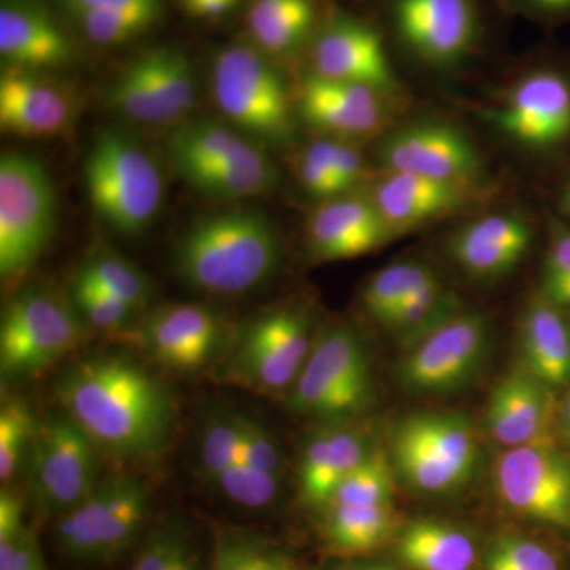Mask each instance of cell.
<instances>
[{"instance_id": "obj_1", "label": "cell", "mask_w": 570, "mask_h": 570, "mask_svg": "<svg viewBox=\"0 0 570 570\" xmlns=\"http://www.w3.org/2000/svg\"><path fill=\"white\" fill-rule=\"evenodd\" d=\"M63 411L97 448L145 459L167 444L174 404L159 379L127 356H89L59 379Z\"/></svg>"}, {"instance_id": "obj_2", "label": "cell", "mask_w": 570, "mask_h": 570, "mask_svg": "<svg viewBox=\"0 0 570 570\" xmlns=\"http://www.w3.org/2000/svg\"><path fill=\"white\" fill-rule=\"evenodd\" d=\"M281 239L257 209L232 208L202 217L175 249V269L184 283L209 295L247 294L275 275Z\"/></svg>"}, {"instance_id": "obj_3", "label": "cell", "mask_w": 570, "mask_h": 570, "mask_svg": "<svg viewBox=\"0 0 570 570\" xmlns=\"http://www.w3.org/2000/svg\"><path fill=\"white\" fill-rule=\"evenodd\" d=\"M176 174L197 193L243 200L275 193L281 176L261 142L214 119L179 124L167 141Z\"/></svg>"}, {"instance_id": "obj_4", "label": "cell", "mask_w": 570, "mask_h": 570, "mask_svg": "<svg viewBox=\"0 0 570 570\" xmlns=\"http://www.w3.org/2000/svg\"><path fill=\"white\" fill-rule=\"evenodd\" d=\"M82 179L94 213L118 234H141L164 204V175L156 159L119 130L97 134L85 157Z\"/></svg>"}, {"instance_id": "obj_5", "label": "cell", "mask_w": 570, "mask_h": 570, "mask_svg": "<svg viewBox=\"0 0 570 570\" xmlns=\"http://www.w3.org/2000/svg\"><path fill=\"white\" fill-rule=\"evenodd\" d=\"M213 99L228 126L264 145L294 138L296 102L273 59L255 47L225 48L213 63Z\"/></svg>"}, {"instance_id": "obj_6", "label": "cell", "mask_w": 570, "mask_h": 570, "mask_svg": "<svg viewBox=\"0 0 570 570\" xmlns=\"http://www.w3.org/2000/svg\"><path fill=\"white\" fill-rule=\"evenodd\" d=\"M483 121L519 151L542 160L570 154V63L547 61L510 82Z\"/></svg>"}, {"instance_id": "obj_7", "label": "cell", "mask_w": 570, "mask_h": 570, "mask_svg": "<svg viewBox=\"0 0 570 570\" xmlns=\"http://www.w3.org/2000/svg\"><path fill=\"white\" fill-rule=\"evenodd\" d=\"M392 461L401 478L420 493L461 489L475 471L478 439L464 415L419 412L392 431Z\"/></svg>"}, {"instance_id": "obj_8", "label": "cell", "mask_w": 570, "mask_h": 570, "mask_svg": "<svg viewBox=\"0 0 570 570\" xmlns=\"http://www.w3.org/2000/svg\"><path fill=\"white\" fill-rule=\"evenodd\" d=\"M85 318L61 292L29 285L3 311L0 367L10 377L37 376L85 340Z\"/></svg>"}, {"instance_id": "obj_9", "label": "cell", "mask_w": 570, "mask_h": 570, "mask_svg": "<svg viewBox=\"0 0 570 570\" xmlns=\"http://www.w3.org/2000/svg\"><path fill=\"white\" fill-rule=\"evenodd\" d=\"M56 225L55 186L39 160L6 153L0 159V275L17 279L39 261Z\"/></svg>"}, {"instance_id": "obj_10", "label": "cell", "mask_w": 570, "mask_h": 570, "mask_svg": "<svg viewBox=\"0 0 570 570\" xmlns=\"http://www.w3.org/2000/svg\"><path fill=\"white\" fill-rule=\"evenodd\" d=\"M373 396L370 358L347 326H332L314 340L292 387L291 407L307 417L340 420L358 414Z\"/></svg>"}, {"instance_id": "obj_11", "label": "cell", "mask_w": 570, "mask_h": 570, "mask_svg": "<svg viewBox=\"0 0 570 570\" xmlns=\"http://www.w3.org/2000/svg\"><path fill=\"white\" fill-rule=\"evenodd\" d=\"M96 444L67 414L37 423L31 494L43 515L61 517L99 485Z\"/></svg>"}, {"instance_id": "obj_12", "label": "cell", "mask_w": 570, "mask_h": 570, "mask_svg": "<svg viewBox=\"0 0 570 570\" xmlns=\"http://www.w3.org/2000/svg\"><path fill=\"white\" fill-rule=\"evenodd\" d=\"M381 174H403L442 181L490 184L478 145L464 130L441 119H420L382 137Z\"/></svg>"}, {"instance_id": "obj_13", "label": "cell", "mask_w": 570, "mask_h": 570, "mask_svg": "<svg viewBox=\"0 0 570 570\" xmlns=\"http://www.w3.org/2000/svg\"><path fill=\"white\" fill-rule=\"evenodd\" d=\"M491 328L478 311H459L439 328L409 348L400 379L412 392L442 395L463 389L490 352Z\"/></svg>"}, {"instance_id": "obj_14", "label": "cell", "mask_w": 570, "mask_h": 570, "mask_svg": "<svg viewBox=\"0 0 570 570\" xmlns=\"http://www.w3.org/2000/svg\"><path fill=\"white\" fill-rule=\"evenodd\" d=\"M313 346L309 324L299 311H272L239 337L225 365V379L257 392L294 387Z\"/></svg>"}, {"instance_id": "obj_15", "label": "cell", "mask_w": 570, "mask_h": 570, "mask_svg": "<svg viewBox=\"0 0 570 570\" xmlns=\"http://www.w3.org/2000/svg\"><path fill=\"white\" fill-rule=\"evenodd\" d=\"M390 20L409 55L426 67L452 70L478 50V0H390Z\"/></svg>"}, {"instance_id": "obj_16", "label": "cell", "mask_w": 570, "mask_h": 570, "mask_svg": "<svg viewBox=\"0 0 570 570\" xmlns=\"http://www.w3.org/2000/svg\"><path fill=\"white\" fill-rule=\"evenodd\" d=\"M494 485L520 515L570 527V459L554 445L505 450L494 464Z\"/></svg>"}, {"instance_id": "obj_17", "label": "cell", "mask_w": 570, "mask_h": 570, "mask_svg": "<svg viewBox=\"0 0 570 570\" xmlns=\"http://www.w3.org/2000/svg\"><path fill=\"white\" fill-rule=\"evenodd\" d=\"M393 97L371 86L309 73L299 86L296 111L322 137L360 145L392 130Z\"/></svg>"}, {"instance_id": "obj_18", "label": "cell", "mask_w": 570, "mask_h": 570, "mask_svg": "<svg viewBox=\"0 0 570 570\" xmlns=\"http://www.w3.org/2000/svg\"><path fill=\"white\" fill-rule=\"evenodd\" d=\"M493 193L491 184L403 174H379L367 190L396 238L459 214H471L485 205Z\"/></svg>"}, {"instance_id": "obj_19", "label": "cell", "mask_w": 570, "mask_h": 570, "mask_svg": "<svg viewBox=\"0 0 570 570\" xmlns=\"http://www.w3.org/2000/svg\"><path fill=\"white\" fill-rule=\"evenodd\" d=\"M535 228L519 209L480 213L450 235V257L466 275L497 281L519 268L534 245Z\"/></svg>"}, {"instance_id": "obj_20", "label": "cell", "mask_w": 570, "mask_h": 570, "mask_svg": "<svg viewBox=\"0 0 570 570\" xmlns=\"http://www.w3.org/2000/svg\"><path fill=\"white\" fill-rule=\"evenodd\" d=\"M311 73L326 80L356 82L396 96L395 70L381 36L365 21L337 14L317 32Z\"/></svg>"}, {"instance_id": "obj_21", "label": "cell", "mask_w": 570, "mask_h": 570, "mask_svg": "<svg viewBox=\"0 0 570 570\" xmlns=\"http://www.w3.org/2000/svg\"><path fill=\"white\" fill-rule=\"evenodd\" d=\"M311 253L322 262L363 257L396 239L370 194L321 202L306 225Z\"/></svg>"}, {"instance_id": "obj_22", "label": "cell", "mask_w": 570, "mask_h": 570, "mask_svg": "<svg viewBox=\"0 0 570 570\" xmlns=\"http://www.w3.org/2000/svg\"><path fill=\"white\" fill-rule=\"evenodd\" d=\"M75 100L66 86L39 71L7 67L0 77V126L26 140L66 134L75 118Z\"/></svg>"}, {"instance_id": "obj_23", "label": "cell", "mask_w": 570, "mask_h": 570, "mask_svg": "<svg viewBox=\"0 0 570 570\" xmlns=\"http://www.w3.org/2000/svg\"><path fill=\"white\" fill-rule=\"evenodd\" d=\"M551 390L528 371L502 379L487 407L491 436L508 449L554 445L560 411Z\"/></svg>"}, {"instance_id": "obj_24", "label": "cell", "mask_w": 570, "mask_h": 570, "mask_svg": "<svg viewBox=\"0 0 570 570\" xmlns=\"http://www.w3.org/2000/svg\"><path fill=\"white\" fill-rule=\"evenodd\" d=\"M138 341L157 362L187 373L209 362L219 346L220 325L208 307L189 303L167 305L145 318Z\"/></svg>"}, {"instance_id": "obj_25", "label": "cell", "mask_w": 570, "mask_h": 570, "mask_svg": "<svg viewBox=\"0 0 570 570\" xmlns=\"http://www.w3.org/2000/svg\"><path fill=\"white\" fill-rule=\"evenodd\" d=\"M0 55L9 67L39 71L69 62L71 45L47 11L24 0H6L0 7Z\"/></svg>"}, {"instance_id": "obj_26", "label": "cell", "mask_w": 570, "mask_h": 570, "mask_svg": "<svg viewBox=\"0 0 570 570\" xmlns=\"http://www.w3.org/2000/svg\"><path fill=\"white\" fill-rule=\"evenodd\" d=\"M373 452L360 431L326 426L306 442L299 463V489L313 505H326L340 483Z\"/></svg>"}, {"instance_id": "obj_27", "label": "cell", "mask_w": 570, "mask_h": 570, "mask_svg": "<svg viewBox=\"0 0 570 570\" xmlns=\"http://www.w3.org/2000/svg\"><path fill=\"white\" fill-rule=\"evenodd\" d=\"M520 347L528 373L551 389L570 382V322L566 311L547 302L532 299L521 314Z\"/></svg>"}, {"instance_id": "obj_28", "label": "cell", "mask_w": 570, "mask_h": 570, "mask_svg": "<svg viewBox=\"0 0 570 570\" xmlns=\"http://www.w3.org/2000/svg\"><path fill=\"white\" fill-rule=\"evenodd\" d=\"M400 560L414 570H472L478 561L474 539L439 520L409 523L396 540Z\"/></svg>"}, {"instance_id": "obj_29", "label": "cell", "mask_w": 570, "mask_h": 570, "mask_svg": "<svg viewBox=\"0 0 570 570\" xmlns=\"http://www.w3.org/2000/svg\"><path fill=\"white\" fill-rule=\"evenodd\" d=\"M247 24L257 50L272 59L294 55L311 39L316 7L313 0H254Z\"/></svg>"}, {"instance_id": "obj_30", "label": "cell", "mask_w": 570, "mask_h": 570, "mask_svg": "<svg viewBox=\"0 0 570 570\" xmlns=\"http://www.w3.org/2000/svg\"><path fill=\"white\" fill-rule=\"evenodd\" d=\"M325 535L330 546L344 554H365L387 542L396 530L389 505H326Z\"/></svg>"}, {"instance_id": "obj_31", "label": "cell", "mask_w": 570, "mask_h": 570, "mask_svg": "<svg viewBox=\"0 0 570 570\" xmlns=\"http://www.w3.org/2000/svg\"><path fill=\"white\" fill-rule=\"evenodd\" d=\"M108 502L105 513L102 547L99 562H110L121 557L140 534L148 493L145 485L134 475L108 478Z\"/></svg>"}, {"instance_id": "obj_32", "label": "cell", "mask_w": 570, "mask_h": 570, "mask_svg": "<svg viewBox=\"0 0 570 570\" xmlns=\"http://www.w3.org/2000/svg\"><path fill=\"white\" fill-rule=\"evenodd\" d=\"M459 311V296L436 275L397 307L384 328L411 348Z\"/></svg>"}, {"instance_id": "obj_33", "label": "cell", "mask_w": 570, "mask_h": 570, "mask_svg": "<svg viewBox=\"0 0 570 570\" xmlns=\"http://www.w3.org/2000/svg\"><path fill=\"white\" fill-rule=\"evenodd\" d=\"M138 63L167 111L171 126L183 124L197 104V80L189 59L175 50H154L138 56Z\"/></svg>"}, {"instance_id": "obj_34", "label": "cell", "mask_w": 570, "mask_h": 570, "mask_svg": "<svg viewBox=\"0 0 570 570\" xmlns=\"http://www.w3.org/2000/svg\"><path fill=\"white\" fill-rule=\"evenodd\" d=\"M108 491V479H105L80 504L59 517L56 540L59 549L70 558L99 562Z\"/></svg>"}, {"instance_id": "obj_35", "label": "cell", "mask_w": 570, "mask_h": 570, "mask_svg": "<svg viewBox=\"0 0 570 570\" xmlns=\"http://www.w3.org/2000/svg\"><path fill=\"white\" fill-rule=\"evenodd\" d=\"M438 273L417 261H401L379 269L363 287L362 305L379 325L387 324L397 307Z\"/></svg>"}, {"instance_id": "obj_36", "label": "cell", "mask_w": 570, "mask_h": 570, "mask_svg": "<svg viewBox=\"0 0 570 570\" xmlns=\"http://www.w3.org/2000/svg\"><path fill=\"white\" fill-rule=\"evenodd\" d=\"M212 570H302L294 558L249 531L224 528L214 540Z\"/></svg>"}, {"instance_id": "obj_37", "label": "cell", "mask_w": 570, "mask_h": 570, "mask_svg": "<svg viewBox=\"0 0 570 570\" xmlns=\"http://www.w3.org/2000/svg\"><path fill=\"white\" fill-rule=\"evenodd\" d=\"M78 275L88 277L135 311L142 309L151 302L153 288L148 277L132 262L115 250H96L82 264Z\"/></svg>"}, {"instance_id": "obj_38", "label": "cell", "mask_w": 570, "mask_h": 570, "mask_svg": "<svg viewBox=\"0 0 570 570\" xmlns=\"http://www.w3.org/2000/svg\"><path fill=\"white\" fill-rule=\"evenodd\" d=\"M107 100L130 121L145 126H171L167 111L137 59L108 86Z\"/></svg>"}, {"instance_id": "obj_39", "label": "cell", "mask_w": 570, "mask_h": 570, "mask_svg": "<svg viewBox=\"0 0 570 570\" xmlns=\"http://www.w3.org/2000/svg\"><path fill=\"white\" fill-rule=\"evenodd\" d=\"M393 471L384 450L373 449L367 459L340 483L326 505L392 504Z\"/></svg>"}, {"instance_id": "obj_40", "label": "cell", "mask_w": 570, "mask_h": 570, "mask_svg": "<svg viewBox=\"0 0 570 570\" xmlns=\"http://www.w3.org/2000/svg\"><path fill=\"white\" fill-rule=\"evenodd\" d=\"M295 176L307 195L318 202L348 195L337 174L332 138L307 142L295 159Z\"/></svg>"}, {"instance_id": "obj_41", "label": "cell", "mask_w": 570, "mask_h": 570, "mask_svg": "<svg viewBox=\"0 0 570 570\" xmlns=\"http://www.w3.org/2000/svg\"><path fill=\"white\" fill-rule=\"evenodd\" d=\"M549 242L543 258L540 296L570 311V224L549 214Z\"/></svg>"}, {"instance_id": "obj_42", "label": "cell", "mask_w": 570, "mask_h": 570, "mask_svg": "<svg viewBox=\"0 0 570 570\" xmlns=\"http://www.w3.org/2000/svg\"><path fill=\"white\" fill-rule=\"evenodd\" d=\"M37 422L28 404L9 400L0 412V479L9 482L32 449Z\"/></svg>"}, {"instance_id": "obj_43", "label": "cell", "mask_w": 570, "mask_h": 570, "mask_svg": "<svg viewBox=\"0 0 570 570\" xmlns=\"http://www.w3.org/2000/svg\"><path fill=\"white\" fill-rule=\"evenodd\" d=\"M71 299L80 311L86 324L105 333L121 332L137 313L132 306L116 298L110 292L78 273L75 276L73 298Z\"/></svg>"}, {"instance_id": "obj_44", "label": "cell", "mask_w": 570, "mask_h": 570, "mask_svg": "<svg viewBox=\"0 0 570 570\" xmlns=\"http://www.w3.org/2000/svg\"><path fill=\"white\" fill-rule=\"evenodd\" d=\"M482 570H561L549 547L523 535H502L483 554Z\"/></svg>"}, {"instance_id": "obj_45", "label": "cell", "mask_w": 570, "mask_h": 570, "mask_svg": "<svg viewBox=\"0 0 570 570\" xmlns=\"http://www.w3.org/2000/svg\"><path fill=\"white\" fill-rule=\"evenodd\" d=\"M279 475L268 474L239 461L213 480L225 497L247 509H264L279 494Z\"/></svg>"}, {"instance_id": "obj_46", "label": "cell", "mask_w": 570, "mask_h": 570, "mask_svg": "<svg viewBox=\"0 0 570 570\" xmlns=\"http://www.w3.org/2000/svg\"><path fill=\"white\" fill-rule=\"evenodd\" d=\"M242 461V426L238 415L213 419L200 441L202 471L209 480Z\"/></svg>"}, {"instance_id": "obj_47", "label": "cell", "mask_w": 570, "mask_h": 570, "mask_svg": "<svg viewBox=\"0 0 570 570\" xmlns=\"http://www.w3.org/2000/svg\"><path fill=\"white\" fill-rule=\"evenodd\" d=\"M82 32L99 45H119L135 39L159 20L156 14L129 11H82L73 14Z\"/></svg>"}, {"instance_id": "obj_48", "label": "cell", "mask_w": 570, "mask_h": 570, "mask_svg": "<svg viewBox=\"0 0 570 570\" xmlns=\"http://www.w3.org/2000/svg\"><path fill=\"white\" fill-rule=\"evenodd\" d=\"M186 540L175 523L159 524L142 543L130 570H174Z\"/></svg>"}, {"instance_id": "obj_49", "label": "cell", "mask_w": 570, "mask_h": 570, "mask_svg": "<svg viewBox=\"0 0 570 570\" xmlns=\"http://www.w3.org/2000/svg\"><path fill=\"white\" fill-rule=\"evenodd\" d=\"M238 420L239 426H242L243 463L281 478L283 463H281V452L275 439L264 426L258 425L257 422L246 417V415H238Z\"/></svg>"}, {"instance_id": "obj_50", "label": "cell", "mask_w": 570, "mask_h": 570, "mask_svg": "<svg viewBox=\"0 0 570 570\" xmlns=\"http://www.w3.org/2000/svg\"><path fill=\"white\" fill-rule=\"evenodd\" d=\"M0 570H45L39 540L26 528L17 539L0 542Z\"/></svg>"}, {"instance_id": "obj_51", "label": "cell", "mask_w": 570, "mask_h": 570, "mask_svg": "<svg viewBox=\"0 0 570 570\" xmlns=\"http://www.w3.org/2000/svg\"><path fill=\"white\" fill-rule=\"evenodd\" d=\"M499 2L510 13L539 24L560 26L570 22V0H499Z\"/></svg>"}, {"instance_id": "obj_52", "label": "cell", "mask_w": 570, "mask_h": 570, "mask_svg": "<svg viewBox=\"0 0 570 570\" xmlns=\"http://www.w3.org/2000/svg\"><path fill=\"white\" fill-rule=\"evenodd\" d=\"M73 14L82 11H129V13H149L159 17L163 0H63Z\"/></svg>"}, {"instance_id": "obj_53", "label": "cell", "mask_w": 570, "mask_h": 570, "mask_svg": "<svg viewBox=\"0 0 570 570\" xmlns=\"http://www.w3.org/2000/svg\"><path fill=\"white\" fill-rule=\"evenodd\" d=\"M24 530L20 497L3 490L0 494V542L17 539Z\"/></svg>"}, {"instance_id": "obj_54", "label": "cell", "mask_w": 570, "mask_h": 570, "mask_svg": "<svg viewBox=\"0 0 570 570\" xmlns=\"http://www.w3.org/2000/svg\"><path fill=\"white\" fill-rule=\"evenodd\" d=\"M236 3L232 0H193L187 3L186 9L195 17L214 18L223 17L228 10L234 9Z\"/></svg>"}, {"instance_id": "obj_55", "label": "cell", "mask_w": 570, "mask_h": 570, "mask_svg": "<svg viewBox=\"0 0 570 570\" xmlns=\"http://www.w3.org/2000/svg\"><path fill=\"white\" fill-rule=\"evenodd\" d=\"M174 570H202L200 554L194 549L189 539L184 543L181 553H179L178 561Z\"/></svg>"}, {"instance_id": "obj_56", "label": "cell", "mask_w": 570, "mask_h": 570, "mask_svg": "<svg viewBox=\"0 0 570 570\" xmlns=\"http://www.w3.org/2000/svg\"><path fill=\"white\" fill-rule=\"evenodd\" d=\"M558 425H560L562 436L570 442V395L566 397L560 412H558Z\"/></svg>"}, {"instance_id": "obj_57", "label": "cell", "mask_w": 570, "mask_h": 570, "mask_svg": "<svg viewBox=\"0 0 570 570\" xmlns=\"http://www.w3.org/2000/svg\"><path fill=\"white\" fill-rule=\"evenodd\" d=\"M558 209H560L561 219L570 224V178L566 181L560 198H558Z\"/></svg>"}, {"instance_id": "obj_58", "label": "cell", "mask_w": 570, "mask_h": 570, "mask_svg": "<svg viewBox=\"0 0 570 570\" xmlns=\"http://www.w3.org/2000/svg\"><path fill=\"white\" fill-rule=\"evenodd\" d=\"M332 570H393V569L385 568V566H379V564H344V566H336V568H333Z\"/></svg>"}, {"instance_id": "obj_59", "label": "cell", "mask_w": 570, "mask_h": 570, "mask_svg": "<svg viewBox=\"0 0 570 570\" xmlns=\"http://www.w3.org/2000/svg\"><path fill=\"white\" fill-rule=\"evenodd\" d=\"M190 2H193V0H183L184 7H186V6H187V3H190ZM232 2H234V3H238V2H239V0H232Z\"/></svg>"}]
</instances>
